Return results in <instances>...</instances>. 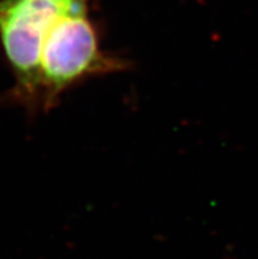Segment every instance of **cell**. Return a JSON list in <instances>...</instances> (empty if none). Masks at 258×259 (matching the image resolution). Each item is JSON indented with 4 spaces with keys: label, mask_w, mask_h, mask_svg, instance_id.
Here are the masks:
<instances>
[{
    "label": "cell",
    "mask_w": 258,
    "mask_h": 259,
    "mask_svg": "<svg viewBox=\"0 0 258 259\" xmlns=\"http://www.w3.org/2000/svg\"><path fill=\"white\" fill-rule=\"evenodd\" d=\"M128 67L127 59L103 49L98 26L90 17V7L69 13L49 30L41 48L40 105L49 111L79 83Z\"/></svg>",
    "instance_id": "obj_1"
},
{
    "label": "cell",
    "mask_w": 258,
    "mask_h": 259,
    "mask_svg": "<svg viewBox=\"0 0 258 259\" xmlns=\"http://www.w3.org/2000/svg\"><path fill=\"white\" fill-rule=\"evenodd\" d=\"M88 0H0V45L15 78L17 102L40 105L39 69L41 48L53 26Z\"/></svg>",
    "instance_id": "obj_2"
}]
</instances>
